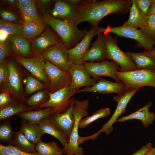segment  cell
Listing matches in <instances>:
<instances>
[{"label":"cell","instance_id":"6da1fadb","mask_svg":"<svg viewBox=\"0 0 155 155\" xmlns=\"http://www.w3.org/2000/svg\"><path fill=\"white\" fill-rule=\"evenodd\" d=\"M133 0H84L76 7L77 16L73 23L78 26L84 22L98 27L101 20L112 14L124 15L129 11Z\"/></svg>","mask_w":155,"mask_h":155},{"label":"cell","instance_id":"7a4b0ae2","mask_svg":"<svg viewBox=\"0 0 155 155\" xmlns=\"http://www.w3.org/2000/svg\"><path fill=\"white\" fill-rule=\"evenodd\" d=\"M43 17L44 22L56 32L67 50L76 46L88 32L85 28L80 29L73 23L56 19L47 12L43 14Z\"/></svg>","mask_w":155,"mask_h":155},{"label":"cell","instance_id":"3957f363","mask_svg":"<svg viewBox=\"0 0 155 155\" xmlns=\"http://www.w3.org/2000/svg\"><path fill=\"white\" fill-rule=\"evenodd\" d=\"M88 100L81 101L74 98V105L72 109L75 122L69 142L62 149L64 153L66 155H83L84 151L83 148L79 146L78 140L79 135L78 129L80 121L85 117L88 115L87 109L88 108Z\"/></svg>","mask_w":155,"mask_h":155},{"label":"cell","instance_id":"277c9868","mask_svg":"<svg viewBox=\"0 0 155 155\" xmlns=\"http://www.w3.org/2000/svg\"><path fill=\"white\" fill-rule=\"evenodd\" d=\"M103 36L106 46L107 59L112 60L120 66L119 71L121 72L137 69L130 55L123 51L117 43V36L113 37L111 34H104Z\"/></svg>","mask_w":155,"mask_h":155},{"label":"cell","instance_id":"5b68a950","mask_svg":"<svg viewBox=\"0 0 155 155\" xmlns=\"http://www.w3.org/2000/svg\"><path fill=\"white\" fill-rule=\"evenodd\" d=\"M113 33L118 37H123L133 39L138 42V46L143 48L145 51H152L155 48V42L140 29L122 25L112 27L108 26L106 28L98 27V34Z\"/></svg>","mask_w":155,"mask_h":155},{"label":"cell","instance_id":"8992f818","mask_svg":"<svg viewBox=\"0 0 155 155\" xmlns=\"http://www.w3.org/2000/svg\"><path fill=\"white\" fill-rule=\"evenodd\" d=\"M114 74L125 84L129 91L146 86L155 88V70L138 69L124 72L117 71Z\"/></svg>","mask_w":155,"mask_h":155},{"label":"cell","instance_id":"52a82bcc","mask_svg":"<svg viewBox=\"0 0 155 155\" xmlns=\"http://www.w3.org/2000/svg\"><path fill=\"white\" fill-rule=\"evenodd\" d=\"M13 59L23 65L34 77L43 82L48 88L49 80L45 71L46 61L41 54H34L30 58L13 55Z\"/></svg>","mask_w":155,"mask_h":155},{"label":"cell","instance_id":"ba28073f","mask_svg":"<svg viewBox=\"0 0 155 155\" xmlns=\"http://www.w3.org/2000/svg\"><path fill=\"white\" fill-rule=\"evenodd\" d=\"M77 91H71L69 86L59 89L53 93H48L49 98L46 101L40 104L38 110L43 108L51 107L55 113H61L67 110L70 106L73 97Z\"/></svg>","mask_w":155,"mask_h":155},{"label":"cell","instance_id":"9c48e42d","mask_svg":"<svg viewBox=\"0 0 155 155\" xmlns=\"http://www.w3.org/2000/svg\"><path fill=\"white\" fill-rule=\"evenodd\" d=\"M140 89V88H135L123 95H118L114 97L113 101L117 103V106L114 113L108 121L103 125L99 131L91 135L92 140L97 138L101 132L108 135L112 132L113 129V124L117 122L120 115L125 112L127 106L129 101Z\"/></svg>","mask_w":155,"mask_h":155},{"label":"cell","instance_id":"30bf717a","mask_svg":"<svg viewBox=\"0 0 155 155\" xmlns=\"http://www.w3.org/2000/svg\"><path fill=\"white\" fill-rule=\"evenodd\" d=\"M44 69L50 82L49 93H53L70 86L71 78L69 72L64 71L47 61Z\"/></svg>","mask_w":155,"mask_h":155},{"label":"cell","instance_id":"8fae6325","mask_svg":"<svg viewBox=\"0 0 155 155\" xmlns=\"http://www.w3.org/2000/svg\"><path fill=\"white\" fill-rule=\"evenodd\" d=\"M67 49L62 42L49 46L41 54L46 61H48L62 70L69 71L71 64Z\"/></svg>","mask_w":155,"mask_h":155},{"label":"cell","instance_id":"7c38bea8","mask_svg":"<svg viewBox=\"0 0 155 155\" xmlns=\"http://www.w3.org/2000/svg\"><path fill=\"white\" fill-rule=\"evenodd\" d=\"M9 76L7 84L1 88H5L10 92L15 100L24 103L26 99L23 92L20 71L15 61L7 62Z\"/></svg>","mask_w":155,"mask_h":155},{"label":"cell","instance_id":"4fadbf2b","mask_svg":"<svg viewBox=\"0 0 155 155\" xmlns=\"http://www.w3.org/2000/svg\"><path fill=\"white\" fill-rule=\"evenodd\" d=\"M93 78L98 80L102 76H106L114 79L117 82L121 81L114 73L119 70L118 64L113 61L105 60L100 62H86L83 64Z\"/></svg>","mask_w":155,"mask_h":155},{"label":"cell","instance_id":"5bb4252c","mask_svg":"<svg viewBox=\"0 0 155 155\" xmlns=\"http://www.w3.org/2000/svg\"><path fill=\"white\" fill-rule=\"evenodd\" d=\"M128 92L127 86L122 82H114L100 78L93 86L79 90L77 93L89 92L103 94L114 93L121 96Z\"/></svg>","mask_w":155,"mask_h":155},{"label":"cell","instance_id":"9a60e30c","mask_svg":"<svg viewBox=\"0 0 155 155\" xmlns=\"http://www.w3.org/2000/svg\"><path fill=\"white\" fill-rule=\"evenodd\" d=\"M69 72L71 78V83L69 86L71 91H75L78 92L80 88L92 86L98 80L91 77L83 64H72Z\"/></svg>","mask_w":155,"mask_h":155},{"label":"cell","instance_id":"2e32d148","mask_svg":"<svg viewBox=\"0 0 155 155\" xmlns=\"http://www.w3.org/2000/svg\"><path fill=\"white\" fill-rule=\"evenodd\" d=\"M98 27H92L84 38L76 46L70 49L67 50L69 57L72 64H84L83 60L84 55L90 46L92 38L97 35Z\"/></svg>","mask_w":155,"mask_h":155},{"label":"cell","instance_id":"e0dca14e","mask_svg":"<svg viewBox=\"0 0 155 155\" xmlns=\"http://www.w3.org/2000/svg\"><path fill=\"white\" fill-rule=\"evenodd\" d=\"M61 42H63L62 41L56 32L47 28L32 40L31 44L32 53L33 54H41L49 46Z\"/></svg>","mask_w":155,"mask_h":155},{"label":"cell","instance_id":"ac0fdd59","mask_svg":"<svg viewBox=\"0 0 155 155\" xmlns=\"http://www.w3.org/2000/svg\"><path fill=\"white\" fill-rule=\"evenodd\" d=\"M50 14L56 19L68 23H73L76 17V7L66 0H56L53 8L50 10Z\"/></svg>","mask_w":155,"mask_h":155},{"label":"cell","instance_id":"d6986e66","mask_svg":"<svg viewBox=\"0 0 155 155\" xmlns=\"http://www.w3.org/2000/svg\"><path fill=\"white\" fill-rule=\"evenodd\" d=\"M102 33L98 34L96 40L85 52L83 58L84 63L89 61L98 62L107 59L106 49Z\"/></svg>","mask_w":155,"mask_h":155},{"label":"cell","instance_id":"ffe728a7","mask_svg":"<svg viewBox=\"0 0 155 155\" xmlns=\"http://www.w3.org/2000/svg\"><path fill=\"white\" fill-rule=\"evenodd\" d=\"M74 98L73 97L71 105L68 109L61 113H56L51 115L49 118L61 129L69 138L75 122L72 113Z\"/></svg>","mask_w":155,"mask_h":155},{"label":"cell","instance_id":"44dd1931","mask_svg":"<svg viewBox=\"0 0 155 155\" xmlns=\"http://www.w3.org/2000/svg\"><path fill=\"white\" fill-rule=\"evenodd\" d=\"M152 105V102H150L136 111L118 119L117 122L121 123L129 120L137 119L142 122L144 127H147L155 119V113L149 110Z\"/></svg>","mask_w":155,"mask_h":155},{"label":"cell","instance_id":"7402d4cb","mask_svg":"<svg viewBox=\"0 0 155 155\" xmlns=\"http://www.w3.org/2000/svg\"><path fill=\"white\" fill-rule=\"evenodd\" d=\"M12 52L15 55L30 58L32 57L31 45L29 40L22 36H10Z\"/></svg>","mask_w":155,"mask_h":155},{"label":"cell","instance_id":"603a6c76","mask_svg":"<svg viewBox=\"0 0 155 155\" xmlns=\"http://www.w3.org/2000/svg\"><path fill=\"white\" fill-rule=\"evenodd\" d=\"M38 125L44 133L53 136L59 141L63 148L68 143L69 138L49 117L44 119Z\"/></svg>","mask_w":155,"mask_h":155},{"label":"cell","instance_id":"cb8c5ba5","mask_svg":"<svg viewBox=\"0 0 155 155\" xmlns=\"http://www.w3.org/2000/svg\"><path fill=\"white\" fill-rule=\"evenodd\" d=\"M46 26V24L40 17L31 22L23 23L21 35L28 40L33 39L43 32Z\"/></svg>","mask_w":155,"mask_h":155},{"label":"cell","instance_id":"d4e9b609","mask_svg":"<svg viewBox=\"0 0 155 155\" xmlns=\"http://www.w3.org/2000/svg\"><path fill=\"white\" fill-rule=\"evenodd\" d=\"M128 54L138 69H146L155 70V57L150 54L149 51L135 53L129 51Z\"/></svg>","mask_w":155,"mask_h":155},{"label":"cell","instance_id":"484cf974","mask_svg":"<svg viewBox=\"0 0 155 155\" xmlns=\"http://www.w3.org/2000/svg\"><path fill=\"white\" fill-rule=\"evenodd\" d=\"M55 113L53 108L48 107L42 109L22 113L17 115L22 119L26 120L30 123L39 125L44 119Z\"/></svg>","mask_w":155,"mask_h":155},{"label":"cell","instance_id":"4316f807","mask_svg":"<svg viewBox=\"0 0 155 155\" xmlns=\"http://www.w3.org/2000/svg\"><path fill=\"white\" fill-rule=\"evenodd\" d=\"M35 108L15 100L9 104L0 108V120H5L14 115L32 111Z\"/></svg>","mask_w":155,"mask_h":155},{"label":"cell","instance_id":"83f0119b","mask_svg":"<svg viewBox=\"0 0 155 155\" xmlns=\"http://www.w3.org/2000/svg\"><path fill=\"white\" fill-rule=\"evenodd\" d=\"M30 141L36 144L44 134L38 125L31 124L22 119L20 130Z\"/></svg>","mask_w":155,"mask_h":155},{"label":"cell","instance_id":"f1b7e54d","mask_svg":"<svg viewBox=\"0 0 155 155\" xmlns=\"http://www.w3.org/2000/svg\"><path fill=\"white\" fill-rule=\"evenodd\" d=\"M10 144L24 152L38 153L36 148V144L29 140L20 131L14 132L13 138Z\"/></svg>","mask_w":155,"mask_h":155},{"label":"cell","instance_id":"f546056e","mask_svg":"<svg viewBox=\"0 0 155 155\" xmlns=\"http://www.w3.org/2000/svg\"><path fill=\"white\" fill-rule=\"evenodd\" d=\"M129 11V18L123 25L135 28H140L145 20L146 15L143 13L139 10L134 0H133Z\"/></svg>","mask_w":155,"mask_h":155},{"label":"cell","instance_id":"4dcf8cb0","mask_svg":"<svg viewBox=\"0 0 155 155\" xmlns=\"http://www.w3.org/2000/svg\"><path fill=\"white\" fill-rule=\"evenodd\" d=\"M36 148L39 155H56L64 153L57 144L54 142L44 143L40 140L36 144Z\"/></svg>","mask_w":155,"mask_h":155},{"label":"cell","instance_id":"1f68e13d","mask_svg":"<svg viewBox=\"0 0 155 155\" xmlns=\"http://www.w3.org/2000/svg\"><path fill=\"white\" fill-rule=\"evenodd\" d=\"M23 23L31 22L40 18L35 1L27 6L19 9Z\"/></svg>","mask_w":155,"mask_h":155},{"label":"cell","instance_id":"d6a6232c","mask_svg":"<svg viewBox=\"0 0 155 155\" xmlns=\"http://www.w3.org/2000/svg\"><path fill=\"white\" fill-rule=\"evenodd\" d=\"M110 112V110L108 107L98 110L90 116L82 119L79 123V128L86 127L90 124L96 120L108 116Z\"/></svg>","mask_w":155,"mask_h":155},{"label":"cell","instance_id":"836d02e7","mask_svg":"<svg viewBox=\"0 0 155 155\" xmlns=\"http://www.w3.org/2000/svg\"><path fill=\"white\" fill-rule=\"evenodd\" d=\"M140 29L155 43V16L146 15L145 20Z\"/></svg>","mask_w":155,"mask_h":155},{"label":"cell","instance_id":"e575fe53","mask_svg":"<svg viewBox=\"0 0 155 155\" xmlns=\"http://www.w3.org/2000/svg\"><path fill=\"white\" fill-rule=\"evenodd\" d=\"M22 25L11 23L3 19L0 20V31L5 32L10 36H22Z\"/></svg>","mask_w":155,"mask_h":155},{"label":"cell","instance_id":"d590c367","mask_svg":"<svg viewBox=\"0 0 155 155\" xmlns=\"http://www.w3.org/2000/svg\"><path fill=\"white\" fill-rule=\"evenodd\" d=\"M26 93L30 94L45 88L46 87L40 80L31 76H28L24 80Z\"/></svg>","mask_w":155,"mask_h":155},{"label":"cell","instance_id":"8d00e7d4","mask_svg":"<svg viewBox=\"0 0 155 155\" xmlns=\"http://www.w3.org/2000/svg\"><path fill=\"white\" fill-rule=\"evenodd\" d=\"M14 134L10 122L8 120L1 122L0 125V140L1 142L10 144Z\"/></svg>","mask_w":155,"mask_h":155},{"label":"cell","instance_id":"74e56055","mask_svg":"<svg viewBox=\"0 0 155 155\" xmlns=\"http://www.w3.org/2000/svg\"><path fill=\"white\" fill-rule=\"evenodd\" d=\"M48 92L46 91H40L32 95L27 100V105L35 108L42 103L45 102L44 101Z\"/></svg>","mask_w":155,"mask_h":155},{"label":"cell","instance_id":"f35d334b","mask_svg":"<svg viewBox=\"0 0 155 155\" xmlns=\"http://www.w3.org/2000/svg\"><path fill=\"white\" fill-rule=\"evenodd\" d=\"M0 155H39L38 153H29L23 152L14 146L0 145Z\"/></svg>","mask_w":155,"mask_h":155},{"label":"cell","instance_id":"ab89813d","mask_svg":"<svg viewBox=\"0 0 155 155\" xmlns=\"http://www.w3.org/2000/svg\"><path fill=\"white\" fill-rule=\"evenodd\" d=\"M0 16L3 19L14 24L22 25V20L21 16L7 9H4L0 11Z\"/></svg>","mask_w":155,"mask_h":155},{"label":"cell","instance_id":"60d3db41","mask_svg":"<svg viewBox=\"0 0 155 155\" xmlns=\"http://www.w3.org/2000/svg\"><path fill=\"white\" fill-rule=\"evenodd\" d=\"M15 100L9 91L7 89H0V108L6 106Z\"/></svg>","mask_w":155,"mask_h":155},{"label":"cell","instance_id":"b9f144b4","mask_svg":"<svg viewBox=\"0 0 155 155\" xmlns=\"http://www.w3.org/2000/svg\"><path fill=\"white\" fill-rule=\"evenodd\" d=\"M9 71L7 62L4 61L0 63V86L1 88L8 82Z\"/></svg>","mask_w":155,"mask_h":155},{"label":"cell","instance_id":"7bdbcfd3","mask_svg":"<svg viewBox=\"0 0 155 155\" xmlns=\"http://www.w3.org/2000/svg\"><path fill=\"white\" fill-rule=\"evenodd\" d=\"M7 40L0 41V63L5 60V58L11 54L12 48Z\"/></svg>","mask_w":155,"mask_h":155},{"label":"cell","instance_id":"ee69618b","mask_svg":"<svg viewBox=\"0 0 155 155\" xmlns=\"http://www.w3.org/2000/svg\"><path fill=\"white\" fill-rule=\"evenodd\" d=\"M139 10L147 15L152 3V0H134Z\"/></svg>","mask_w":155,"mask_h":155},{"label":"cell","instance_id":"f6af8a7d","mask_svg":"<svg viewBox=\"0 0 155 155\" xmlns=\"http://www.w3.org/2000/svg\"><path fill=\"white\" fill-rule=\"evenodd\" d=\"M35 1L37 4L41 13L43 14L47 12V11L53 1L50 0H38Z\"/></svg>","mask_w":155,"mask_h":155},{"label":"cell","instance_id":"bcb514c9","mask_svg":"<svg viewBox=\"0 0 155 155\" xmlns=\"http://www.w3.org/2000/svg\"><path fill=\"white\" fill-rule=\"evenodd\" d=\"M152 144L149 143L143 146L132 155H146L152 148Z\"/></svg>","mask_w":155,"mask_h":155},{"label":"cell","instance_id":"7dc6e473","mask_svg":"<svg viewBox=\"0 0 155 155\" xmlns=\"http://www.w3.org/2000/svg\"><path fill=\"white\" fill-rule=\"evenodd\" d=\"M35 2L33 0H17L16 6L19 8L27 6Z\"/></svg>","mask_w":155,"mask_h":155},{"label":"cell","instance_id":"c3c4849f","mask_svg":"<svg viewBox=\"0 0 155 155\" xmlns=\"http://www.w3.org/2000/svg\"><path fill=\"white\" fill-rule=\"evenodd\" d=\"M71 5L77 7L83 1V0H66Z\"/></svg>","mask_w":155,"mask_h":155},{"label":"cell","instance_id":"681fc988","mask_svg":"<svg viewBox=\"0 0 155 155\" xmlns=\"http://www.w3.org/2000/svg\"><path fill=\"white\" fill-rule=\"evenodd\" d=\"M152 3L147 14L155 16V0H152Z\"/></svg>","mask_w":155,"mask_h":155},{"label":"cell","instance_id":"f907efd6","mask_svg":"<svg viewBox=\"0 0 155 155\" xmlns=\"http://www.w3.org/2000/svg\"><path fill=\"white\" fill-rule=\"evenodd\" d=\"M4 3L12 7L16 6L17 0H6L3 1Z\"/></svg>","mask_w":155,"mask_h":155},{"label":"cell","instance_id":"816d5d0a","mask_svg":"<svg viewBox=\"0 0 155 155\" xmlns=\"http://www.w3.org/2000/svg\"><path fill=\"white\" fill-rule=\"evenodd\" d=\"M8 35L5 32L0 31V41H4L6 40Z\"/></svg>","mask_w":155,"mask_h":155},{"label":"cell","instance_id":"f5cc1de1","mask_svg":"<svg viewBox=\"0 0 155 155\" xmlns=\"http://www.w3.org/2000/svg\"><path fill=\"white\" fill-rule=\"evenodd\" d=\"M146 155H155V148H152V149Z\"/></svg>","mask_w":155,"mask_h":155},{"label":"cell","instance_id":"db71d44e","mask_svg":"<svg viewBox=\"0 0 155 155\" xmlns=\"http://www.w3.org/2000/svg\"><path fill=\"white\" fill-rule=\"evenodd\" d=\"M151 55L155 57V48L154 50L152 51H149Z\"/></svg>","mask_w":155,"mask_h":155},{"label":"cell","instance_id":"11a10c76","mask_svg":"<svg viewBox=\"0 0 155 155\" xmlns=\"http://www.w3.org/2000/svg\"><path fill=\"white\" fill-rule=\"evenodd\" d=\"M63 153H60L56 155H63Z\"/></svg>","mask_w":155,"mask_h":155},{"label":"cell","instance_id":"9f6ffc18","mask_svg":"<svg viewBox=\"0 0 155 155\" xmlns=\"http://www.w3.org/2000/svg\"></svg>","mask_w":155,"mask_h":155},{"label":"cell","instance_id":"6f0895ef","mask_svg":"<svg viewBox=\"0 0 155 155\" xmlns=\"http://www.w3.org/2000/svg\"></svg>","mask_w":155,"mask_h":155}]
</instances>
